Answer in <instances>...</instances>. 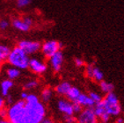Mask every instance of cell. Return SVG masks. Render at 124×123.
Returning <instances> with one entry per match:
<instances>
[{
  "label": "cell",
  "mask_w": 124,
  "mask_h": 123,
  "mask_svg": "<svg viewBox=\"0 0 124 123\" xmlns=\"http://www.w3.org/2000/svg\"><path fill=\"white\" fill-rule=\"evenodd\" d=\"M26 123H41L46 118V107L40 101L38 96L33 93L28 94L25 100Z\"/></svg>",
  "instance_id": "6da1fadb"
},
{
  "label": "cell",
  "mask_w": 124,
  "mask_h": 123,
  "mask_svg": "<svg viewBox=\"0 0 124 123\" xmlns=\"http://www.w3.org/2000/svg\"><path fill=\"white\" fill-rule=\"evenodd\" d=\"M28 54L21 49L19 47H15L13 49L11 50L9 56L7 58V62L12 67L19 69H27L29 66Z\"/></svg>",
  "instance_id": "7a4b0ae2"
},
{
  "label": "cell",
  "mask_w": 124,
  "mask_h": 123,
  "mask_svg": "<svg viewBox=\"0 0 124 123\" xmlns=\"http://www.w3.org/2000/svg\"><path fill=\"white\" fill-rule=\"evenodd\" d=\"M103 105L106 110L111 117H118L122 113V107L120 104L119 99L114 92L106 94L102 100Z\"/></svg>",
  "instance_id": "3957f363"
},
{
  "label": "cell",
  "mask_w": 124,
  "mask_h": 123,
  "mask_svg": "<svg viewBox=\"0 0 124 123\" xmlns=\"http://www.w3.org/2000/svg\"><path fill=\"white\" fill-rule=\"evenodd\" d=\"M62 47V44L57 40H48L46 41L41 46V51L42 54L46 58L49 59L50 57L53 56L55 53L60 51L61 47Z\"/></svg>",
  "instance_id": "277c9868"
},
{
  "label": "cell",
  "mask_w": 124,
  "mask_h": 123,
  "mask_svg": "<svg viewBox=\"0 0 124 123\" xmlns=\"http://www.w3.org/2000/svg\"><path fill=\"white\" fill-rule=\"evenodd\" d=\"M77 123H98L93 108H84L77 118Z\"/></svg>",
  "instance_id": "5b68a950"
},
{
  "label": "cell",
  "mask_w": 124,
  "mask_h": 123,
  "mask_svg": "<svg viewBox=\"0 0 124 123\" xmlns=\"http://www.w3.org/2000/svg\"><path fill=\"white\" fill-rule=\"evenodd\" d=\"M21 49H23L27 54H34L41 49V43L38 41H32V40H21L18 44Z\"/></svg>",
  "instance_id": "8992f818"
},
{
  "label": "cell",
  "mask_w": 124,
  "mask_h": 123,
  "mask_svg": "<svg viewBox=\"0 0 124 123\" xmlns=\"http://www.w3.org/2000/svg\"><path fill=\"white\" fill-rule=\"evenodd\" d=\"M93 111L95 113L96 116L98 117V119H100V121L102 123H108L110 121L111 116H110L109 114L107 112L102 101L94 105Z\"/></svg>",
  "instance_id": "52a82bcc"
},
{
  "label": "cell",
  "mask_w": 124,
  "mask_h": 123,
  "mask_svg": "<svg viewBox=\"0 0 124 123\" xmlns=\"http://www.w3.org/2000/svg\"><path fill=\"white\" fill-rule=\"evenodd\" d=\"M57 108L61 114L64 115H74L73 103L68 100L60 99L57 101Z\"/></svg>",
  "instance_id": "ba28073f"
},
{
  "label": "cell",
  "mask_w": 124,
  "mask_h": 123,
  "mask_svg": "<svg viewBox=\"0 0 124 123\" xmlns=\"http://www.w3.org/2000/svg\"><path fill=\"white\" fill-rule=\"evenodd\" d=\"M28 68H30V69L36 74H42L47 70V65L43 62L36 59V58L30 59Z\"/></svg>",
  "instance_id": "9c48e42d"
},
{
  "label": "cell",
  "mask_w": 124,
  "mask_h": 123,
  "mask_svg": "<svg viewBox=\"0 0 124 123\" xmlns=\"http://www.w3.org/2000/svg\"><path fill=\"white\" fill-rule=\"evenodd\" d=\"M49 62L53 70L55 72L60 71V69L62 68V62H63V54H62V53L61 51H58L57 53H55L53 56L49 58Z\"/></svg>",
  "instance_id": "30bf717a"
},
{
  "label": "cell",
  "mask_w": 124,
  "mask_h": 123,
  "mask_svg": "<svg viewBox=\"0 0 124 123\" xmlns=\"http://www.w3.org/2000/svg\"><path fill=\"white\" fill-rule=\"evenodd\" d=\"M75 103L79 104L83 108L84 107L85 108H93L95 105V103L93 101L90 96L88 94H85V93H81L78 100H77V102H75Z\"/></svg>",
  "instance_id": "8fae6325"
},
{
  "label": "cell",
  "mask_w": 124,
  "mask_h": 123,
  "mask_svg": "<svg viewBox=\"0 0 124 123\" xmlns=\"http://www.w3.org/2000/svg\"><path fill=\"white\" fill-rule=\"evenodd\" d=\"M13 82L11 79H5L1 82V94L3 97H6L9 95L10 90L13 87Z\"/></svg>",
  "instance_id": "7c38bea8"
},
{
  "label": "cell",
  "mask_w": 124,
  "mask_h": 123,
  "mask_svg": "<svg viewBox=\"0 0 124 123\" xmlns=\"http://www.w3.org/2000/svg\"><path fill=\"white\" fill-rule=\"evenodd\" d=\"M72 86L69 82H62L55 87V92L60 96H66Z\"/></svg>",
  "instance_id": "4fadbf2b"
},
{
  "label": "cell",
  "mask_w": 124,
  "mask_h": 123,
  "mask_svg": "<svg viewBox=\"0 0 124 123\" xmlns=\"http://www.w3.org/2000/svg\"><path fill=\"white\" fill-rule=\"evenodd\" d=\"M12 26L14 28H16L17 30L22 31V32H27V31L30 29L31 26H28L27 24L26 23V21L23 19H15L12 20Z\"/></svg>",
  "instance_id": "5bb4252c"
},
{
  "label": "cell",
  "mask_w": 124,
  "mask_h": 123,
  "mask_svg": "<svg viewBox=\"0 0 124 123\" xmlns=\"http://www.w3.org/2000/svg\"><path fill=\"white\" fill-rule=\"evenodd\" d=\"M80 94H81V92H80V90H79L78 88L72 86L70 88V90L69 91V92H68V94L66 95L67 100H70L72 103H75V102H77V100H78V97L80 96Z\"/></svg>",
  "instance_id": "9a60e30c"
},
{
  "label": "cell",
  "mask_w": 124,
  "mask_h": 123,
  "mask_svg": "<svg viewBox=\"0 0 124 123\" xmlns=\"http://www.w3.org/2000/svg\"><path fill=\"white\" fill-rule=\"evenodd\" d=\"M100 90L102 91V92H104L106 94H108L110 92H114V89H115L113 84L108 83V82L104 80L100 82Z\"/></svg>",
  "instance_id": "2e32d148"
},
{
  "label": "cell",
  "mask_w": 124,
  "mask_h": 123,
  "mask_svg": "<svg viewBox=\"0 0 124 123\" xmlns=\"http://www.w3.org/2000/svg\"><path fill=\"white\" fill-rule=\"evenodd\" d=\"M52 96H53V91L49 87L44 88L42 90V92H41V98L43 103H48L50 101V100L52 99Z\"/></svg>",
  "instance_id": "e0dca14e"
},
{
  "label": "cell",
  "mask_w": 124,
  "mask_h": 123,
  "mask_svg": "<svg viewBox=\"0 0 124 123\" xmlns=\"http://www.w3.org/2000/svg\"><path fill=\"white\" fill-rule=\"evenodd\" d=\"M11 52L10 48L5 45H0V64L6 61Z\"/></svg>",
  "instance_id": "ac0fdd59"
},
{
  "label": "cell",
  "mask_w": 124,
  "mask_h": 123,
  "mask_svg": "<svg viewBox=\"0 0 124 123\" xmlns=\"http://www.w3.org/2000/svg\"><path fill=\"white\" fill-rule=\"evenodd\" d=\"M6 74H7V77L9 79L11 80H13V79H16L19 77L20 75V70L17 68L14 67H12V68H9L6 71Z\"/></svg>",
  "instance_id": "d6986e66"
},
{
  "label": "cell",
  "mask_w": 124,
  "mask_h": 123,
  "mask_svg": "<svg viewBox=\"0 0 124 123\" xmlns=\"http://www.w3.org/2000/svg\"><path fill=\"white\" fill-rule=\"evenodd\" d=\"M104 78V75H103V72L100 70L99 68L97 67H94V69H93V79L96 82H101Z\"/></svg>",
  "instance_id": "ffe728a7"
},
{
  "label": "cell",
  "mask_w": 124,
  "mask_h": 123,
  "mask_svg": "<svg viewBox=\"0 0 124 123\" xmlns=\"http://www.w3.org/2000/svg\"><path fill=\"white\" fill-rule=\"evenodd\" d=\"M88 95L90 96V98L93 100V101L94 102L95 104H97V103H100V102H101V101H102V100H103V98L100 96V94H99L98 92H90Z\"/></svg>",
  "instance_id": "44dd1931"
},
{
  "label": "cell",
  "mask_w": 124,
  "mask_h": 123,
  "mask_svg": "<svg viewBox=\"0 0 124 123\" xmlns=\"http://www.w3.org/2000/svg\"><path fill=\"white\" fill-rule=\"evenodd\" d=\"M38 86V82L36 80H30L27 81L24 85V89L25 90H33L34 88Z\"/></svg>",
  "instance_id": "7402d4cb"
},
{
  "label": "cell",
  "mask_w": 124,
  "mask_h": 123,
  "mask_svg": "<svg viewBox=\"0 0 124 123\" xmlns=\"http://www.w3.org/2000/svg\"><path fill=\"white\" fill-rule=\"evenodd\" d=\"M33 0H17V5L19 8L26 7L27 5H29L31 4V2Z\"/></svg>",
  "instance_id": "603a6c76"
},
{
  "label": "cell",
  "mask_w": 124,
  "mask_h": 123,
  "mask_svg": "<svg viewBox=\"0 0 124 123\" xmlns=\"http://www.w3.org/2000/svg\"><path fill=\"white\" fill-rule=\"evenodd\" d=\"M94 65H93V64H90V65H88V66L86 67V69H85V74L86 76H87V77L91 78V79H93V69H94Z\"/></svg>",
  "instance_id": "cb8c5ba5"
},
{
  "label": "cell",
  "mask_w": 124,
  "mask_h": 123,
  "mask_svg": "<svg viewBox=\"0 0 124 123\" xmlns=\"http://www.w3.org/2000/svg\"><path fill=\"white\" fill-rule=\"evenodd\" d=\"M63 121L65 123H77V118H75L74 115H64Z\"/></svg>",
  "instance_id": "d4e9b609"
},
{
  "label": "cell",
  "mask_w": 124,
  "mask_h": 123,
  "mask_svg": "<svg viewBox=\"0 0 124 123\" xmlns=\"http://www.w3.org/2000/svg\"><path fill=\"white\" fill-rule=\"evenodd\" d=\"M83 109L84 108L79 104H78V103H73V111H74V114H79L82 112Z\"/></svg>",
  "instance_id": "484cf974"
},
{
  "label": "cell",
  "mask_w": 124,
  "mask_h": 123,
  "mask_svg": "<svg viewBox=\"0 0 124 123\" xmlns=\"http://www.w3.org/2000/svg\"><path fill=\"white\" fill-rule=\"evenodd\" d=\"M8 26H9V23H8L7 20H5V19H2L0 21V29L1 30H5L7 28Z\"/></svg>",
  "instance_id": "4316f807"
},
{
  "label": "cell",
  "mask_w": 124,
  "mask_h": 123,
  "mask_svg": "<svg viewBox=\"0 0 124 123\" xmlns=\"http://www.w3.org/2000/svg\"><path fill=\"white\" fill-rule=\"evenodd\" d=\"M0 119H7V109L3 108L0 110Z\"/></svg>",
  "instance_id": "83f0119b"
},
{
  "label": "cell",
  "mask_w": 124,
  "mask_h": 123,
  "mask_svg": "<svg viewBox=\"0 0 124 123\" xmlns=\"http://www.w3.org/2000/svg\"><path fill=\"white\" fill-rule=\"evenodd\" d=\"M74 62L77 67H82V66H84V63H85L81 58H75Z\"/></svg>",
  "instance_id": "f1b7e54d"
},
{
  "label": "cell",
  "mask_w": 124,
  "mask_h": 123,
  "mask_svg": "<svg viewBox=\"0 0 124 123\" xmlns=\"http://www.w3.org/2000/svg\"><path fill=\"white\" fill-rule=\"evenodd\" d=\"M5 100L3 98L2 95H0V110L5 108Z\"/></svg>",
  "instance_id": "f546056e"
},
{
  "label": "cell",
  "mask_w": 124,
  "mask_h": 123,
  "mask_svg": "<svg viewBox=\"0 0 124 123\" xmlns=\"http://www.w3.org/2000/svg\"><path fill=\"white\" fill-rule=\"evenodd\" d=\"M5 102H6L7 104H9L10 106L14 103V102H13V99H12V97L10 94L8 95V96H6V100H5Z\"/></svg>",
  "instance_id": "4dcf8cb0"
},
{
  "label": "cell",
  "mask_w": 124,
  "mask_h": 123,
  "mask_svg": "<svg viewBox=\"0 0 124 123\" xmlns=\"http://www.w3.org/2000/svg\"><path fill=\"white\" fill-rule=\"evenodd\" d=\"M41 123H55V121L51 118H45Z\"/></svg>",
  "instance_id": "1f68e13d"
},
{
  "label": "cell",
  "mask_w": 124,
  "mask_h": 123,
  "mask_svg": "<svg viewBox=\"0 0 124 123\" xmlns=\"http://www.w3.org/2000/svg\"><path fill=\"white\" fill-rule=\"evenodd\" d=\"M29 93H27L26 92H22L21 93H20V99H21L22 100H25L27 98V96H28Z\"/></svg>",
  "instance_id": "d6a6232c"
},
{
  "label": "cell",
  "mask_w": 124,
  "mask_h": 123,
  "mask_svg": "<svg viewBox=\"0 0 124 123\" xmlns=\"http://www.w3.org/2000/svg\"><path fill=\"white\" fill-rule=\"evenodd\" d=\"M115 123H124V118L122 117H118L115 121Z\"/></svg>",
  "instance_id": "836d02e7"
},
{
  "label": "cell",
  "mask_w": 124,
  "mask_h": 123,
  "mask_svg": "<svg viewBox=\"0 0 124 123\" xmlns=\"http://www.w3.org/2000/svg\"><path fill=\"white\" fill-rule=\"evenodd\" d=\"M0 123H11L7 119H0Z\"/></svg>",
  "instance_id": "e575fe53"
},
{
  "label": "cell",
  "mask_w": 124,
  "mask_h": 123,
  "mask_svg": "<svg viewBox=\"0 0 124 123\" xmlns=\"http://www.w3.org/2000/svg\"><path fill=\"white\" fill-rule=\"evenodd\" d=\"M0 73H1V68H0Z\"/></svg>",
  "instance_id": "d590c367"
}]
</instances>
